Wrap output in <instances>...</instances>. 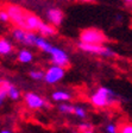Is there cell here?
I'll return each instance as SVG.
<instances>
[{
	"label": "cell",
	"mask_w": 132,
	"mask_h": 133,
	"mask_svg": "<svg viewBox=\"0 0 132 133\" xmlns=\"http://www.w3.org/2000/svg\"><path fill=\"white\" fill-rule=\"evenodd\" d=\"M116 91L108 87H99L89 95V101L96 108H106L114 106L118 101Z\"/></svg>",
	"instance_id": "1"
},
{
	"label": "cell",
	"mask_w": 132,
	"mask_h": 133,
	"mask_svg": "<svg viewBox=\"0 0 132 133\" xmlns=\"http://www.w3.org/2000/svg\"><path fill=\"white\" fill-rule=\"evenodd\" d=\"M79 39L81 43L86 44H105L107 42V37L100 29L87 28L83 29L79 33Z\"/></svg>",
	"instance_id": "2"
},
{
	"label": "cell",
	"mask_w": 132,
	"mask_h": 133,
	"mask_svg": "<svg viewBox=\"0 0 132 133\" xmlns=\"http://www.w3.org/2000/svg\"><path fill=\"white\" fill-rule=\"evenodd\" d=\"M77 48L87 54H92V55H98L105 58H114L117 56V52L112 48L107 46L105 44H86V43H77Z\"/></svg>",
	"instance_id": "3"
},
{
	"label": "cell",
	"mask_w": 132,
	"mask_h": 133,
	"mask_svg": "<svg viewBox=\"0 0 132 133\" xmlns=\"http://www.w3.org/2000/svg\"><path fill=\"white\" fill-rule=\"evenodd\" d=\"M5 10L8 13L10 22L12 24H14V26H17V28L24 29L25 18H26V14H28L29 11L24 10L23 7H20L19 5H16V4H8V5H6Z\"/></svg>",
	"instance_id": "4"
},
{
	"label": "cell",
	"mask_w": 132,
	"mask_h": 133,
	"mask_svg": "<svg viewBox=\"0 0 132 133\" xmlns=\"http://www.w3.org/2000/svg\"><path fill=\"white\" fill-rule=\"evenodd\" d=\"M64 76H66V68L51 64L44 70L43 81L49 86H54V84H57L58 82L63 80Z\"/></svg>",
	"instance_id": "5"
},
{
	"label": "cell",
	"mask_w": 132,
	"mask_h": 133,
	"mask_svg": "<svg viewBox=\"0 0 132 133\" xmlns=\"http://www.w3.org/2000/svg\"><path fill=\"white\" fill-rule=\"evenodd\" d=\"M23 97H24V102L29 109L38 111V109H42V108L49 107V103L47 102V100L43 96H41L39 94L35 93V91H26Z\"/></svg>",
	"instance_id": "6"
},
{
	"label": "cell",
	"mask_w": 132,
	"mask_h": 133,
	"mask_svg": "<svg viewBox=\"0 0 132 133\" xmlns=\"http://www.w3.org/2000/svg\"><path fill=\"white\" fill-rule=\"evenodd\" d=\"M49 55H50V62H51V64H54V65L66 68V66H68L69 64H70V57H69L68 52L64 51V50L60 46L54 45L52 49L50 50Z\"/></svg>",
	"instance_id": "7"
},
{
	"label": "cell",
	"mask_w": 132,
	"mask_h": 133,
	"mask_svg": "<svg viewBox=\"0 0 132 133\" xmlns=\"http://www.w3.org/2000/svg\"><path fill=\"white\" fill-rule=\"evenodd\" d=\"M45 17L49 24L58 28L64 22V12L60 7H49L45 12Z\"/></svg>",
	"instance_id": "8"
},
{
	"label": "cell",
	"mask_w": 132,
	"mask_h": 133,
	"mask_svg": "<svg viewBox=\"0 0 132 133\" xmlns=\"http://www.w3.org/2000/svg\"><path fill=\"white\" fill-rule=\"evenodd\" d=\"M51 100L54 102L57 103H62V102H70L73 100V93L69 90H66V89H56L51 93L50 95Z\"/></svg>",
	"instance_id": "9"
},
{
	"label": "cell",
	"mask_w": 132,
	"mask_h": 133,
	"mask_svg": "<svg viewBox=\"0 0 132 133\" xmlns=\"http://www.w3.org/2000/svg\"><path fill=\"white\" fill-rule=\"evenodd\" d=\"M43 20L39 18L38 16H36L35 13H31V12H28L26 14V18H25V25L24 29L28 31H32V32H36L38 30L39 25Z\"/></svg>",
	"instance_id": "10"
},
{
	"label": "cell",
	"mask_w": 132,
	"mask_h": 133,
	"mask_svg": "<svg viewBox=\"0 0 132 133\" xmlns=\"http://www.w3.org/2000/svg\"><path fill=\"white\" fill-rule=\"evenodd\" d=\"M52 46H54V44H52L51 42H49L47 38L39 36L38 33H37L36 38H35V42H33V48H37V49L41 50L42 52L49 55L50 50L52 49Z\"/></svg>",
	"instance_id": "11"
},
{
	"label": "cell",
	"mask_w": 132,
	"mask_h": 133,
	"mask_svg": "<svg viewBox=\"0 0 132 133\" xmlns=\"http://www.w3.org/2000/svg\"><path fill=\"white\" fill-rule=\"evenodd\" d=\"M37 32L39 36L44 37V38H50V37H54L57 35V28H55L54 25L49 24V23L42 22Z\"/></svg>",
	"instance_id": "12"
},
{
	"label": "cell",
	"mask_w": 132,
	"mask_h": 133,
	"mask_svg": "<svg viewBox=\"0 0 132 133\" xmlns=\"http://www.w3.org/2000/svg\"><path fill=\"white\" fill-rule=\"evenodd\" d=\"M28 33L29 31L25 30L23 28H14L11 31V37L13 41H16L17 43L23 44L24 46H26V42H28Z\"/></svg>",
	"instance_id": "13"
},
{
	"label": "cell",
	"mask_w": 132,
	"mask_h": 133,
	"mask_svg": "<svg viewBox=\"0 0 132 133\" xmlns=\"http://www.w3.org/2000/svg\"><path fill=\"white\" fill-rule=\"evenodd\" d=\"M33 58H35V55L29 49H20L17 52V61L22 64H30L33 61Z\"/></svg>",
	"instance_id": "14"
},
{
	"label": "cell",
	"mask_w": 132,
	"mask_h": 133,
	"mask_svg": "<svg viewBox=\"0 0 132 133\" xmlns=\"http://www.w3.org/2000/svg\"><path fill=\"white\" fill-rule=\"evenodd\" d=\"M14 50V46L10 39L5 37H0V56H10Z\"/></svg>",
	"instance_id": "15"
},
{
	"label": "cell",
	"mask_w": 132,
	"mask_h": 133,
	"mask_svg": "<svg viewBox=\"0 0 132 133\" xmlns=\"http://www.w3.org/2000/svg\"><path fill=\"white\" fill-rule=\"evenodd\" d=\"M22 96V93H20V89L17 86H14L13 83L8 82L7 84V99L12 100V101H18Z\"/></svg>",
	"instance_id": "16"
},
{
	"label": "cell",
	"mask_w": 132,
	"mask_h": 133,
	"mask_svg": "<svg viewBox=\"0 0 132 133\" xmlns=\"http://www.w3.org/2000/svg\"><path fill=\"white\" fill-rule=\"evenodd\" d=\"M73 115H75L77 119H81V120H85L87 119L88 116V112L83 106L81 105H74V112H73Z\"/></svg>",
	"instance_id": "17"
},
{
	"label": "cell",
	"mask_w": 132,
	"mask_h": 133,
	"mask_svg": "<svg viewBox=\"0 0 132 133\" xmlns=\"http://www.w3.org/2000/svg\"><path fill=\"white\" fill-rule=\"evenodd\" d=\"M10 81L7 80H1L0 81V107L5 102V100L7 99V84Z\"/></svg>",
	"instance_id": "18"
},
{
	"label": "cell",
	"mask_w": 132,
	"mask_h": 133,
	"mask_svg": "<svg viewBox=\"0 0 132 133\" xmlns=\"http://www.w3.org/2000/svg\"><path fill=\"white\" fill-rule=\"evenodd\" d=\"M58 112L62 114H73L74 112V105L70 102H62L58 105Z\"/></svg>",
	"instance_id": "19"
},
{
	"label": "cell",
	"mask_w": 132,
	"mask_h": 133,
	"mask_svg": "<svg viewBox=\"0 0 132 133\" xmlns=\"http://www.w3.org/2000/svg\"><path fill=\"white\" fill-rule=\"evenodd\" d=\"M29 76L33 81H43L44 78V70L42 69H32L29 71Z\"/></svg>",
	"instance_id": "20"
},
{
	"label": "cell",
	"mask_w": 132,
	"mask_h": 133,
	"mask_svg": "<svg viewBox=\"0 0 132 133\" xmlns=\"http://www.w3.org/2000/svg\"><path fill=\"white\" fill-rule=\"evenodd\" d=\"M118 133H132V122H123L118 126Z\"/></svg>",
	"instance_id": "21"
},
{
	"label": "cell",
	"mask_w": 132,
	"mask_h": 133,
	"mask_svg": "<svg viewBox=\"0 0 132 133\" xmlns=\"http://www.w3.org/2000/svg\"><path fill=\"white\" fill-rule=\"evenodd\" d=\"M105 131H106V133H118V126L113 122H110V124L106 125Z\"/></svg>",
	"instance_id": "22"
},
{
	"label": "cell",
	"mask_w": 132,
	"mask_h": 133,
	"mask_svg": "<svg viewBox=\"0 0 132 133\" xmlns=\"http://www.w3.org/2000/svg\"><path fill=\"white\" fill-rule=\"evenodd\" d=\"M0 22L1 23H10V17H8V13L5 8L4 10H0Z\"/></svg>",
	"instance_id": "23"
},
{
	"label": "cell",
	"mask_w": 132,
	"mask_h": 133,
	"mask_svg": "<svg viewBox=\"0 0 132 133\" xmlns=\"http://www.w3.org/2000/svg\"><path fill=\"white\" fill-rule=\"evenodd\" d=\"M79 130H80V132H82V131H87V130H93V126H92V124H89V122L83 121L79 125Z\"/></svg>",
	"instance_id": "24"
},
{
	"label": "cell",
	"mask_w": 132,
	"mask_h": 133,
	"mask_svg": "<svg viewBox=\"0 0 132 133\" xmlns=\"http://www.w3.org/2000/svg\"><path fill=\"white\" fill-rule=\"evenodd\" d=\"M76 1H80V3H86V4H91V3H95L96 0H76Z\"/></svg>",
	"instance_id": "25"
},
{
	"label": "cell",
	"mask_w": 132,
	"mask_h": 133,
	"mask_svg": "<svg viewBox=\"0 0 132 133\" xmlns=\"http://www.w3.org/2000/svg\"><path fill=\"white\" fill-rule=\"evenodd\" d=\"M0 133H13L11 130H8V128H4V130L0 131Z\"/></svg>",
	"instance_id": "26"
},
{
	"label": "cell",
	"mask_w": 132,
	"mask_h": 133,
	"mask_svg": "<svg viewBox=\"0 0 132 133\" xmlns=\"http://www.w3.org/2000/svg\"><path fill=\"white\" fill-rule=\"evenodd\" d=\"M124 3L126 4V5H130V6H132V0H124Z\"/></svg>",
	"instance_id": "27"
},
{
	"label": "cell",
	"mask_w": 132,
	"mask_h": 133,
	"mask_svg": "<svg viewBox=\"0 0 132 133\" xmlns=\"http://www.w3.org/2000/svg\"><path fill=\"white\" fill-rule=\"evenodd\" d=\"M80 133H94V131L93 130H87V131H82V132H80Z\"/></svg>",
	"instance_id": "28"
},
{
	"label": "cell",
	"mask_w": 132,
	"mask_h": 133,
	"mask_svg": "<svg viewBox=\"0 0 132 133\" xmlns=\"http://www.w3.org/2000/svg\"><path fill=\"white\" fill-rule=\"evenodd\" d=\"M1 80H3V78H1V77H0V81H1Z\"/></svg>",
	"instance_id": "29"
},
{
	"label": "cell",
	"mask_w": 132,
	"mask_h": 133,
	"mask_svg": "<svg viewBox=\"0 0 132 133\" xmlns=\"http://www.w3.org/2000/svg\"><path fill=\"white\" fill-rule=\"evenodd\" d=\"M72 133H77V132H72Z\"/></svg>",
	"instance_id": "30"
},
{
	"label": "cell",
	"mask_w": 132,
	"mask_h": 133,
	"mask_svg": "<svg viewBox=\"0 0 132 133\" xmlns=\"http://www.w3.org/2000/svg\"><path fill=\"white\" fill-rule=\"evenodd\" d=\"M131 7H132V6H131Z\"/></svg>",
	"instance_id": "31"
}]
</instances>
